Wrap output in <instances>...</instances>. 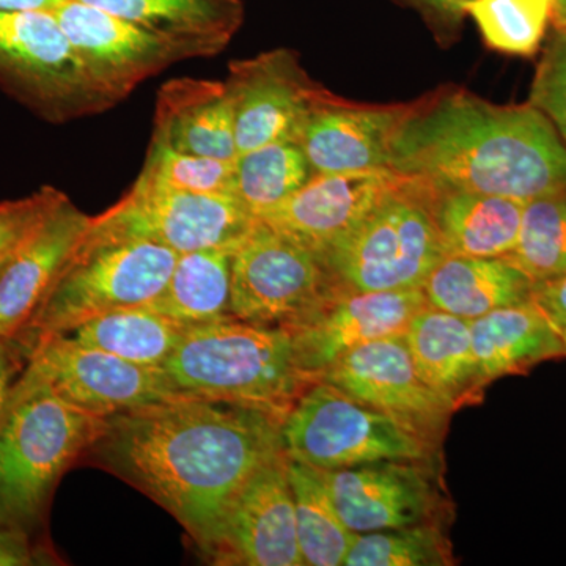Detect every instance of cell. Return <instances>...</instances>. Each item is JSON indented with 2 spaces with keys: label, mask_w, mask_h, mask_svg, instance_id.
Masks as SVG:
<instances>
[{
  "label": "cell",
  "mask_w": 566,
  "mask_h": 566,
  "mask_svg": "<svg viewBox=\"0 0 566 566\" xmlns=\"http://www.w3.org/2000/svg\"><path fill=\"white\" fill-rule=\"evenodd\" d=\"M281 424L244 406L180 398L107 417L91 450L99 465L177 517L207 553L244 483L285 453Z\"/></svg>",
  "instance_id": "obj_1"
},
{
  "label": "cell",
  "mask_w": 566,
  "mask_h": 566,
  "mask_svg": "<svg viewBox=\"0 0 566 566\" xmlns=\"http://www.w3.org/2000/svg\"><path fill=\"white\" fill-rule=\"evenodd\" d=\"M389 169L438 189L528 200L566 192V144L542 111L450 92L409 107Z\"/></svg>",
  "instance_id": "obj_2"
},
{
  "label": "cell",
  "mask_w": 566,
  "mask_h": 566,
  "mask_svg": "<svg viewBox=\"0 0 566 566\" xmlns=\"http://www.w3.org/2000/svg\"><path fill=\"white\" fill-rule=\"evenodd\" d=\"M164 370L185 397L244 406L283 422L314 385L292 331L229 318L189 326Z\"/></svg>",
  "instance_id": "obj_3"
},
{
  "label": "cell",
  "mask_w": 566,
  "mask_h": 566,
  "mask_svg": "<svg viewBox=\"0 0 566 566\" xmlns=\"http://www.w3.org/2000/svg\"><path fill=\"white\" fill-rule=\"evenodd\" d=\"M104 424L24 370L0 424V531L24 532L39 521L57 480Z\"/></svg>",
  "instance_id": "obj_4"
},
{
  "label": "cell",
  "mask_w": 566,
  "mask_h": 566,
  "mask_svg": "<svg viewBox=\"0 0 566 566\" xmlns=\"http://www.w3.org/2000/svg\"><path fill=\"white\" fill-rule=\"evenodd\" d=\"M177 259V252L148 241L82 240L14 342L29 356L52 335L69 334L109 312L150 304L166 289Z\"/></svg>",
  "instance_id": "obj_5"
},
{
  "label": "cell",
  "mask_w": 566,
  "mask_h": 566,
  "mask_svg": "<svg viewBox=\"0 0 566 566\" xmlns=\"http://www.w3.org/2000/svg\"><path fill=\"white\" fill-rule=\"evenodd\" d=\"M283 452L323 469L382 460H436L441 444L329 382L308 386L281 424Z\"/></svg>",
  "instance_id": "obj_6"
},
{
  "label": "cell",
  "mask_w": 566,
  "mask_h": 566,
  "mask_svg": "<svg viewBox=\"0 0 566 566\" xmlns=\"http://www.w3.org/2000/svg\"><path fill=\"white\" fill-rule=\"evenodd\" d=\"M444 256L424 185L408 177L322 260L340 289L387 292L420 289Z\"/></svg>",
  "instance_id": "obj_7"
},
{
  "label": "cell",
  "mask_w": 566,
  "mask_h": 566,
  "mask_svg": "<svg viewBox=\"0 0 566 566\" xmlns=\"http://www.w3.org/2000/svg\"><path fill=\"white\" fill-rule=\"evenodd\" d=\"M0 91L50 123L115 106L92 80L52 11L0 10Z\"/></svg>",
  "instance_id": "obj_8"
},
{
  "label": "cell",
  "mask_w": 566,
  "mask_h": 566,
  "mask_svg": "<svg viewBox=\"0 0 566 566\" xmlns=\"http://www.w3.org/2000/svg\"><path fill=\"white\" fill-rule=\"evenodd\" d=\"M259 219L233 197L174 191L137 178L103 214L84 243L148 241L180 253L241 244Z\"/></svg>",
  "instance_id": "obj_9"
},
{
  "label": "cell",
  "mask_w": 566,
  "mask_h": 566,
  "mask_svg": "<svg viewBox=\"0 0 566 566\" xmlns=\"http://www.w3.org/2000/svg\"><path fill=\"white\" fill-rule=\"evenodd\" d=\"M337 290L340 286L315 252L259 219L234 252L230 315L293 329Z\"/></svg>",
  "instance_id": "obj_10"
},
{
  "label": "cell",
  "mask_w": 566,
  "mask_h": 566,
  "mask_svg": "<svg viewBox=\"0 0 566 566\" xmlns=\"http://www.w3.org/2000/svg\"><path fill=\"white\" fill-rule=\"evenodd\" d=\"M28 359L25 370L43 379L63 400L102 419L191 398L175 389L163 367L129 363L80 344L69 334L44 338L33 346Z\"/></svg>",
  "instance_id": "obj_11"
},
{
  "label": "cell",
  "mask_w": 566,
  "mask_h": 566,
  "mask_svg": "<svg viewBox=\"0 0 566 566\" xmlns=\"http://www.w3.org/2000/svg\"><path fill=\"white\" fill-rule=\"evenodd\" d=\"M318 471L354 534L417 524L444 526L452 516L442 483L441 458L382 460Z\"/></svg>",
  "instance_id": "obj_12"
},
{
  "label": "cell",
  "mask_w": 566,
  "mask_h": 566,
  "mask_svg": "<svg viewBox=\"0 0 566 566\" xmlns=\"http://www.w3.org/2000/svg\"><path fill=\"white\" fill-rule=\"evenodd\" d=\"M238 156L266 144L297 142L311 112L331 95L307 76L289 50L230 63Z\"/></svg>",
  "instance_id": "obj_13"
},
{
  "label": "cell",
  "mask_w": 566,
  "mask_h": 566,
  "mask_svg": "<svg viewBox=\"0 0 566 566\" xmlns=\"http://www.w3.org/2000/svg\"><path fill=\"white\" fill-rule=\"evenodd\" d=\"M319 379L409 424L438 444H442L450 417L455 412L423 381L403 335L381 338L346 353Z\"/></svg>",
  "instance_id": "obj_14"
},
{
  "label": "cell",
  "mask_w": 566,
  "mask_h": 566,
  "mask_svg": "<svg viewBox=\"0 0 566 566\" xmlns=\"http://www.w3.org/2000/svg\"><path fill=\"white\" fill-rule=\"evenodd\" d=\"M205 554L221 565L304 566L285 453L244 483Z\"/></svg>",
  "instance_id": "obj_15"
},
{
  "label": "cell",
  "mask_w": 566,
  "mask_h": 566,
  "mask_svg": "<svg viewBox=\"0 0 566 566\" xmlns=\"http://www.w3.org/2000/svg\"><path fill=\"white\" fill-rule=\"evenodd\" d=\"M92 80L115 103L185 54L169 41L132 21L77 0H65L52 10Z\"/></svg>",
  "instance_id": "obj_16"
},
{
  "label": "cell",
  "mask_w": 566,
  "mask_h": 566,
  "mask_svg": "<svg viewBox=\"0 0 566 566\" xmlns=\"http://www.w3.org/2000/svg\"><path fill=\"white\" fill-rule=\"evenodd\" d=\"M427 305L422 286L387 292L337 290L314 316L290 329L297 363L312 381H319L346 353L405 335L411 319Z\"/></svg>",
  "instance_id": "obj_17"
},
{
  "label": "cell",
  "mask_w": 566,
  "mask_h": 566,
  "mask_svg": "<svg viewBox=\"0 0 566 566\" xmlns=\"http://www.w3.org/2000/svg\"><path fill=\"white\" fill-rule=\"evenodd\" d=\"M406 181L408 177L392 169L315 174L300 191L259 219L322 259Z\"/></svg>",
  "instance_id": "obj_18"
},
{
  "label": "cell",
  "mask_w": 566,
  "mask_h": 566,
  "mask_svg": "<svg viewBox=\"0 0 566 566\" xmlns=\"http://www.w3.org/2000/svg\"><path fill=\"white\" fill-rule=\"evenodd\" d=\"M92 216L63 196L0 271V338L14 340L80 248Z\"/></svg>",
  "instance_id": "obj_19"
},
{
  "label": "cell",
  "mask_w": 566,
  "mask_h": 566,
  "mask_svg": "<svg viewBox=\"0 0 566 566\" xmlns=\"http://www.w3.org/2000/svg\"><path fill=\"white\" fill-rule=\"evenodd\" d=\"M409 107L356 106L329 95L308 115L297 144L314 174L389 169L390 144Z\"/></svg>",
  "instance_id": "obj_20"
},
{
  "label": "cell",
  "mask_w": 566,
  "mask_h": 566,
  "mask_svg": "<svg viewBox=\"0 0 566 566\" xmlns=\"http://www.w3.org/2000/svg\"><path fill=\"white\" fill-rule=\"evenodd\" d=\"M151 140L189 155L237 161L234 104L227 82L180 77L163 84Z\"/></svg>",
  "instance_id": "obj_21"
},
{
  "label": "cell",
  "mask_w": 566,
  "mask_h": 566,
  "mask_svg": "<svg viewBox=\"0 0 566 566\" xmlns=\"http://www.w3.org/2000/svg\"><path fill=\"white\" fill-rule=\"evenodd\" d=\"M169 41L186 59L214 57L243 21L238 0H77Z\"/></svg>",
  "instance_id": "obj_22"
},
{
  "label": "cell",
  "mask_w": 566,
  "mask_h": 566,
  "mask_svg": "<svg viewBox=\"0 0 566 566\" xmlns=\"http://www.w3.org/2000/svg\"><path fill=\"white\" fill-rule=\"evenodd\" d=\"M424 202L446 255L505 259L515 249L526 202L490 193L438 189L427 182Z\"/></svg>",
  "instance_id": "obj_23"
},
{
  "label": "cell",
  "mask_w": 566,
  "mask_h": 566,
  "mask_svg": "<svg viewBox=\"0 0 566 566\" xmlns=\"http://www.w3.org/2000/svg\"><path fill=\"white\" fill-rule=\"evenodd\" d=\"M403 338L423 381L455 411L482 401L486 387L472 349L471 322L427 305Z\"/></svg>",
  "instance_id": "obj_24"
},
{
  "label": "cell",
  "mask_w": 566,
  "mask_h": 566,
  "mask_svg": "<svg viewBox=\"0 0 566 566\" xmlns=\"http://www.w3.org/2000/svg\"><path fill=\"white\" fill-rule=\"evenodd\" d=\"M471 338L485 387L495 379L527 374L536 364L566 356L560 333L534 300L495 308L474 319Z\"/></svg>",
  "instance_id": "obj_25"
},
{
  "label": "cell",
  "mask_w": 566,
  "mask_h": 566,
  "mask_svg": "<svg viewBox=\"0 0 566 566\" xmlns=\"http://www.w3.org/2000/svg\"><path fill=\"white\" fill-rule=\"evenodd\" d=\"M535 283L509 259L446 255L422 290L428 305L474 322L495 308L532 300Z\"/></svg>",
  "instance_id": "obj_26"
},
{
  "label": "cell",
  "mask_w": 566,
  "mask_h": 566,
  "mask_svg": "<svg viewBox=\"0 0 566 566\" xmlns=\"http://www.w3.org/2000/svg\"><path fill=\"white\" fill-rule=\"evenodd\" d=\"M237 249L180 253L166 289L147 307L188 326L229 318Z\"/></svg>",
  "instance_id": "obj_27"
},
{
  "label": "cell",
  "mask_w": 566,
  "mask_h": 566,
  "mask_svg": "<svg viewBox=\"0 0 566 566\" xmlns=\"http://www.w3.org/2000/svg\"><path fill=\"white\" fill-rule=\"evenodd\" d=\"M188 329V324L139 305L96 316L69 335L80 344L115 354L129 363L164 367Z\"/></svg>",
  "instance_id": "obj_28"
},
{
  "label": "cell",
  "mask_w": 566,
  "mask_h": 566,
  "mask_svg": "<svg viewBox=\"0 0 566 566\" xmlns=\"http://www.w3.org/2000/svg\"><path fill=\"white\" fill-rule=\"evenodd\" d=\"M289 476L303 564L344 565L357 534L342 520L318 469L289 458Z\"/></svg>",
  "instance_id": "obj_29"
},
{
  "label": "cell",
  "mask_w": 566,
  "mask_h": 566,
  "mask_svg": "<svg viewBox=\"0 0 566 566\" xmlns=\"http://www.w3.org/2000/svg\"><path fill=\"white\" fill-rule=\"evenodd\" d=\"M314 175L297 142H273L238 156L233 197L259 219L300 191Z\"/></svg>",
  "instance_id": "obj_30"
},
{
  "label": "cell",
  "mask_w": 566,
  "mask_h": 566,
  "mask_svg": "<svg viewBox=\"0 0 566 566\" xmlns=\"http://www.w3.org/2000/svg\"><path fill=\"white\" fill-rule=\"evenodd\" d=\"M505 259L534 283L566 274V192L524 203L515 249Z\"/></svg>",
  "instance_id": "obj_31"
},
{
  "label": "cell",
  "mask_w": 566,
  "mask_h": 566,
  "mask_svg": "<svg viewBox=\"0 0 566 566\" xmlns=\"http://www.w3.org/2000/svg\"><path fill=\"white\" fill-rule=\"evenodd\" d=\"M453 546L439 524L385 528L357 534L344 565L348 566H450Z\"/></svg>",
  "instance_id": "obj_32"
},
{
  "label": "cell",
  "mask_w": 566,
  "mask_h": 566,
  "mask_svg": "<svg viewBox=\"0 0 566 566\" xmlns=\"http://www.w3.org/2000/svg\"><path fill=\"white\" fill-rule=\"evenodd\" d=\"M488 46L512 55H532L553 20V0H471L464 7Z\"/></svg>",
  "instance_id": "obj_33"
},
{
  "label": "cell",
  "mask_w": 566,
  "mask_h": 566,
  "mask_svg": "<svg viewBox=\"0 0 566 566\" xmlns=\"http://www.w3.org/2000/svg\"><path fill=\"white\" fill-rule=\"evenodd\" d=\"M137 178L174 191L233 197L234 161L189 155L151 140Z\"/></svg>",
  "instance_id": "obj_34"
},
{
  "label": "cell",
  "mask_w": 566,
  "mask_h": 566,
  "mask_svg": "<svg viewBox=\"0 0 566 566\" xmlns=\"http://www.w3.org/2000/svg\"><path fill=\"white\" fill-rule=\"evenodd\" d=\"M531 104L549 118L566 144V29L547 41L536 69Z\"/></svg>",
  "instance_id": "obj_35"
},
{
  "label": "cell",
  "mask_w": 566,
  "mask_h": 566,
  "mask_svg": "<svg viewBox=\"0 0 566 566\" xmlns=\"http://www.w3.org/2000/svg\"><path fill=\"white\" fill-rule=\"evenodd\" d=\"M63 196L59 189L43 186L31 196L0 203V262L9 260L28 241Z\"/></svg>",
  "instance_id": "obj_36"
},
{
  "label": "cell",
  "mask_w": 566,
  "mask_h": 566,
  "mask_svg": "<svg viewBox=\"0 0 566 566\" xmlns=\"http://www.w3.org/2000/svg\"><path fill=\"white\" fill-rule=\"evenodd\" d=\"M532 300L558 333L566 334V274L535 283Z\"/></svg>",
  "instance_id": "obj_37"
},
{
  "label": "cell",
  "mask_w": 566,
  "mask_h": 566,
  "mask_svg": "<svg viewBox=\"0 0 566 566\" xmlns=\"http://www.w3.org/2000/svg\"><path fill=\"white\" fill-rule=\"evenodd\" d=\"M18 353L20 346L14 340L0 338V424L6 417L9 406L11 390H13V378L18 370Z\"/></svg>",
  "instance_id": "obj_38"
},
{
  "label": "cell",
  "mask_w": 566,
  "mask_h": 566,
  "mask_svg": "<svg viewBox=\"0 0 566 566\" xmlns=\"http://www.w3.org/2000/svg\"><path fill=\"white\" fill-rule=\"evenodd\" d=\"M32 556L24 532L0 531V566L31 565Z\"/></svg>",
  "instance_id": "obj_39"
},
{
  "label": "cell",
  "mask_w": 566,
  "mask_h": 566,
  "mask_svg": "<svg viewBox=\"0 0 566 566\" xmlns=\"http://www.w3.org/2000/svg\"><path fill=\"white\" fill-rule=\"evenodd\" d=\"M65 0H0V10L52 11Z\"/></svg>",
  "instance_id": "obj_40"
},
{
  "label": "cell",
  "mask_w": 566,
  "mask_h": 566,
  "mask_svg": "<svg viewBox=\"0 0 566 566\" xmlns=\"http://www.w3.org/2000/svg\"><path fill=\"white\" fill-rule=\"evenodd\" d=\"M420 2L427 3V6L433 7V9L439 11L461 14L464 13V7L468 6L471 0H420Z\"/></svg>",
  "instance_id": "obj_41"
},
{
  "label": "cell",
  "mask_w": 566,
  "mask_h": 566,
  "mask_svg": "<svg viewBox=\"0 0 566 566\" xmlns=\"http://www.w3.org/2000/svg\"><path fill=\"white\" fill-rule=\"evenodd\" d=\"M556 29H566V0H553V20Z\"/></svg>",
  "instance_id": "obj_42"
},
{
  "label": "cell",
  "mask_w": 566,
  "mask_h": 566,
  "mask_svg": "<svg viewBox=\"0 0 566 566\" xmlns=\"http://www.w3.org/2000/svg\"><path fill=\"white\" fill-rule=\"evenodd\" d=\"M9 262V260H6V262H0V271L3 270V266H6V263Z\"/></svg>",
  "instance_id": "obj_43"
},
{
  "label": "cell",
  "mask_w": 566,
  "mask_h": 566,
  "mask_svg": "<svg viewBox=\"0 0 566 566\" xmlns=\"http://www.w3.org/2000/svg\"><path fill=\"white\" fill-rule=\"evenodd\" d=\"M562 335V340H564V345H565V349H566V334H560Z\"/></svg>",
  "instance_id": "obj_44"
}]
</instances>
